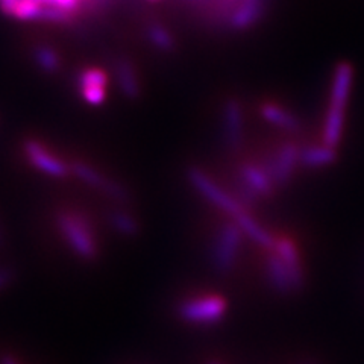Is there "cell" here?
<instances>
[{"instance_id":"3957f363","label":"cell","mask_w":364,"mask_h":364,"mask_svg":"<svg viewBox=\"0 0 364 364\" xmlns=\"http://www.w3.org/2000/svg\"><path fill=\"white\" fill-rule=\"evenodd\" d=\"M187 178L190 181V184L195 187L203 198H207L211 203L215 205V207H219L222 211L230 214L232 219L238 218V215L246 211L240 202L228 195L226 191H223L210 176L205 175L200 168H188Z\"/></svg>"},{"instance_id":"9c48e42d","label":"cell","mask_w":364,"mask_h":364,"mask_svg":"<svg viewBox=\"0 0 364 364\" xmlns=\"http://www.w3.org/2000/svg\"><path fill=\"white\" fill-rule=\"evenodd\" d=\"M267 0H240L234 13L228 20V28L234 32L247 31L263 18L266 13Z\"/></svg>"},{"instance_id":"4fadbf2b","label":"cell","mask_w":364,"mask_h":364,"mask_svg":"<svg viewBox=\"0 0 364 364\" xmlns=\"http://www.w3.org/2000/svg\"><path fill=\"white\" fill-rule=\"evenodd\" d=\"M266 269H267L269 282H270V286L273 289H275L279 293H282V294H287V293L294 291V287H293V284H291L289 272H287L286 266H284L281 258L275 252L270 254L267 257Z\"/></svg>"},{"instance_id":"9a60e30c","label":"cell","mask_w":364,"mask_h":364,"mask_svg":"<svg viewBox=\"0 0 364 364\" xmlns=\"http://www.w3.org/2000/svg\"><path fill=\"white\" fill-rule=\"evenodd\" d=\"M116 75L123 95L129 99H136L140 95V84L136 79L134 65L128 60H120L116 65Z\"/></svg>"},{"instance_id":"ac0fdd59","label":"cell","mask_w":364,"mask_h":364,"mask_svg":"<svg viewBox=\"0 0 364 364\" xmlns=\"http://www.w3.org/2000/svg\"><path fill=\"white\" fill-rule=\"evenodd\" d=\"M345 123V111L340 109H328L325 127H323V143L325 146L336 147L340 143L341 132H343Z\"/></svg>"},{"instance_id":"f1b7e54d","label":"cell","mask_w":364,"mask_h":364,"mask_svg":"<svg viewBox=\"0 0 364 364\" xmlns=\"http://www.w3.org/2000/svg\"><path fill=\"white\" fill-rule=\"evenodd\" d=\"M208 364H220V363H218V361H210Z\"/></svg>"},{"instance_id":"8fae6325","label":"cell","mask_w":364,"mask_h":364,"mask_svg":"<svg viewBox=\"0 0 364 364\" xmlns=\"http://www.w3.org/2000/svg\"><path fill=\"white\" fill-rule=\"evenodd\" d=\"M273 249H275V254L281 258L284 266H286L294 291L301 290L304 287V269L294 243L289 240V238H279V240L275 242Z\"/></svg>"},{"instance_id":"d6986e66","label":"cell","mask_w":364,"mask_h":364,"mask_svg":"<svg viewBox=\"0 0 364 364\" xmlns=\"http://www.w3.org/2000/svg\"><path fill=\"white\" fill-rule=\"evenodd\" d=\"M72 172L84 181L87 186L93 187V188H99L100 191L104 190V187L107 186V178L104 175H100L95 167H91L90 164L84 163V161H75L72 164Z\"/></svg>"},{"instance_id":"4316f807","label":"cell","mask_w":364,"mask_h":364,"mask_svg":"<svg viewBox=\"0 0 364 364\" xmlns=\"http://www.w3.org/2000/svg\"><path fill=\"white\" fill-rule=\"evenodd\" d=\"M0 364H18V363H17L16 358L5 355V357H2V360H0Z\"/></svg>"},{"instance_id":"277c9868","label":"cell","mask_w":364,"mask_h":364,"mask_svg":"<svg viewBox=\"0 0 364 364\" xmlns=\"http://www.w3.org/2000/svg\"><path fill=\"white\" fill-rule=\"evenodd\" d=\"M226 311V302L220 296H200L178 305V314L190 323L210 325L219 322Z\"/></svg>"},{"instance_id":"7402d4cb","label":"cell","mask_w":364,"mask_h":364,"mask_svg":"<svg viewBox=\"0 0 364 364\" xmlns=\"http://www.w3.org/2000/svg\"><path fill=\"white\" fill-rule=\"evenodd\" d=\"M147 38L155 46L156 49L170 52L175 49V40L170 36V32L161 25H152L147 29Z\"/></svg>"},{"instance_id":"8992f818","label":"cell","mask_w":364,"mask_h":364,"mask_svg":"<svg viewBox=\"0 0 364 364\" xmlns=\"http://www.w3.org/2000/svg\"><path fill=\"white\" fill-rule=\"evenodd\" d=\"M301 151L294 144H284L281 149L275 154L269 164L266 166L267 172L273 181L275 187H284L289 184L294 167L299 163Z\"/></svg>"},{"instance_id":"30bf717a","label":"cell","mask_w":364,"mask_h":364,"mask_svg":"<svg viewBox=\"0 0 364 364\" xmlns=\"http://www.w3.org/2000/svg\"><path fill=\"white\" fill-rule=\"evenodd\" d=\"M242 184L258 199L269 198L273 190H275V184L267 172L266 167H261L254 163H246L242 166L240 170V179Z\"/></svg>"},{"instance_id":"7c38bea8","label":"cell","mask_w":364,"mask_h":364,"mask_svg":"<svg viewBox=\"0 0 364 364\" xmlns=\"http://www.w3.org/2000/svg\"><path fill=\"white\" fill-rule=\"evenodd\" d=\"M352 77H354V70L349 63H340L337 64L333 77V87H331V102H329V108L345 111L348 104V97L350 93Z\"/></svg>"},{"instance_id":"cb8c5ba5","label":"cell","mask_w":364,"mask_h":364,"mask_svg":"<svg viewBox=\"0 0 364 364\" xmlns=\"http://www.w3.org/2000/svg\"><path fill=\"white\" fill-rule=\"evenodd\" d=\"M38 2L43 6H53V8H60L63 11H67V13L75 14L76 11L81 6L82 0H38Z\"/></svg>"},{"instance_id":"5bb4252c","label":"cell","mask_w":364,"mask_h":364,"mask_svg":"<svg viewBox=\"0 0 364 364\" xmlns=\"http://www.w3.org/2000/svg\"><path fill=\"white\" fill-rule=\"evenodd\" d=\"M261 114H263V117L275 124V127L281 128V129H286L290 132H298L301 129V122L299 119L294 116V114L289 112L286 108H282L277 104H263L261 105Z\"/></svg>"},{"instance_id":"d4e9b609","label":"cell","mask_w":364,"mask_h":364,"mask_svg":"<svg viewBox=\"0 0 364 364\" xmlns=\"http://www.w3.org/2000/svg\"><path fill=\"white\" fill-rule=\"evenodd\" d=\"M14 279V270L11 267H0V291L6 289Z\"/></svg>"},{"instance_id":"2e32d148","label":"cell","mask_w":364,"mask_h":364,"mask_svg":"<svg viewBox=\"0 0 364 364\" xmlns=\"http://www.w3.org/2000/svg\"><path fill=\"white\" fill-rule=\"evenodd\" d=\"M336 151L334 147L329 146H311L301 151L299 163L305 167H322L329 166L336 161Z\"/></svg>"},{"instance_id":"ba28073f","label":"cell","mask_w":364,"mask_h":364,"mask_svg":"<svg viewBox=\"0 0 364 364\" xmlns=\"http://www.w3.org/2000/svg\"><path fill=\"white\" fill-rule=\"evenodd\" d=\"M223 139L231 151L238 149L243 140V109L234 97L228 99L223 107Z\"/></svg>"},{"instance_id":"5b68a950","label":"cell","mask_w":364,"mask_h":364,"mask_svg":"<svg viewBox=\"0 0 364 364\" xmlns=\"http://www.w3.org/2000/svg\"><path fill=\"white\" fill-rule=\"evenodd\" d=\"M25 154L33 167L49 176L65 178L72 172V167H68L63 159L55 156L48 147H46L43 143H40L38 140H26Z\"/></svg>"},{"instance_id":"ffe728a7","label":"cell","mask_w":364,"mask_h":364,"mask_svg":"<svg viewBox=\"0 0 364 364\" xmlns=\"http://www.w3.org/2000/svg\"><path fill=\"white\" fill-rule=\"evenodd\" d=\"M109 222L114 230L124 237H134L139 232V225L131 214L123 210H112L109 213Z\"/></svg>"},{"instance_id":"603a6c76","label":"cell","mask_w":364,"mask_h":364,"mask_svg":"<svg viewBox=\"0 0 364 364\" xmlns=\"http://www.w3.org/2000/svg\"><path fill=\"white\" fill-rule=\"evenodd\" d=\"M44 6L38 0H18L14 9V17L18 20H41Z\"/></svg>"},{"instance_id":"e0dca14e","label":"cell","mask_w":364,"mask_h":364,"mask_svg":"<svg viewBox=\"0 0 364 364\" xmlns=\"http://www.w3.org/2000/svg\"><path fill=\"white\" fill-rule=\"evenodd\" d=\"M232 220L238 225V228L243 231V234H246L249 238H252L255 243L264 247L275 246V240H273L272 235L264 230L263 226H259L252 218H250L246 211Z\"/></svg>"},{"instance_id":"f546056e","label":"cell","mask_w":364,"mask_h":364,"mask_svg":"<svg viewBox=\"0 0 364 364\" xmlns=\"http://www.w3.org/2000/svg\"><path fill=\"white\" fill-rule=\"evenodd\" d=\"M151 2H155V0H151Z\"/></svg>"},{"instance_id":"7a4b0ae2","label":"cell","mask_w":364,"mask_h":364,"mask_svg":"<svg viewBox=\"0 0 364 364\" xmlns=\"http://www.w3.org/2000/svg\"><path fill=\"white\" fill-rule=\"evenodd\" d=\"M242 238L243 231L235 222L222 226L211 250V261L215 272L228 273L232 269L242 246Z\"/></svg>"},{"instance_id":"83f0119b","label":"cell","mask_w":364,"mask_h":364,"mask_svg":"<svg viewBox=\"0 0 364 364\" xmlns=\"http://www.w3.org/2000/svg\"><path fill=\"white\" fill-rule=\"evenodd\" d=\"M4 245V234H2V228H0V247Z\"/></svg>"},{"instance_id":"6da1fadb","label":"cell","mask_w":364,"mask_h":364,"mask_svg":"<svg viewBox=\"0 0 364 364\" xmlns=\"http://www.w3.org/2000/svg\"><path fill=\"white\" fill-rule=\"evenodd\" d=\"M55 223L67 246L85 261H95L99 255V243L93 226L82 213L61 210L56 213Z\"/></svg>"},{"instance_id":"52a82bcc","label":"cell","mask_w":364,"mask_h":364,"mask_svg":"<svg viewBox=\"0 0 364 364\" xmlns=\"http://www.w3.org/2000/svg\"><path fill=\"white\" fill-rule=\"evenodd\" d=\"M108 75L99 67H88L79 73L77 87L81 96L90 105H100L107 99Z\"/></svg>"},{"instance_id":"484cf974","label":"cell","mask_w":364,"mask_h":364,"mask_svg":"<svg viewBox=\"0 0 364 364\" xmlns=\"http://www.w3.org/2000/svg\"><path fill=\"white\" fill-rule=\"evenodd\" d=\"M17 4H18V0H0V9H2V13H5V14L13 16Z\"/></svg>"},{"instance_id":"44dd1931","label":"cell","mask_w":364,"mask_h":364,"mask_svg":"<svg viewBox=\"0 0 364 364\" xmlns=\"http://www.w3.org/2000/svg\"><path fill=\"white\" fill-rule=\"evenodd\" d=\"M36 61L44 72L55 73L60 68V55L50 46H38L36 49Z\"/></svg>"}]
</instances>
